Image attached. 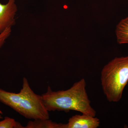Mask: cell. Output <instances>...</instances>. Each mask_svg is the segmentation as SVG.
Returning <instances> with one entry per match:
<instances>
[{
  "label": "cell",
  "mask_w": 128,
  "mask_h": 128,
  "mask_svg": "<svg viewBox=\"0 0 128 128\" xmlns=\"http://www.w3.org/2000/svg\"><path fill=\"white\" fill-rule=\"evenodd\" d=\"M0 102L28 119H49V112L42 95L33 91L25 77L23 78L22 88L18 93L0 89Z\"/></svg>",
  "instance_id": "cell-2"
},
{
  "label": "cell",
  "mask_w": 128,
  "mask_h": 128,
  "mask_svg": "<svg viewBox=\"0 0 128 128\" xmlns=\"http://www.w3.org/2000/svg\"><path fill=\"white\" fill-rule=\"evenodd\" d=\"M12 28H9L0 34V50L4 44L6 40L10 36Z\"/></svg>",
  "instance_id": "cell-9"
},
{
  "label": "cell",
  "mask_w": 128,
  "mask_h": 128,
  "mask_svg": "<svg viewBox=\"0 0 128 128\" xmlns=\"http://www.w3.org/2000/svg\"><path fill=\"white\" fill-rule=\"evenodd\" d=\"M17 10L16 0H8L6 4L0 2V34L15 25Z\"/></svg>",
  "instance_id": "cell-4"
},
{
  "label": "cell",
  "mask_w": 128,
  "mask_h": 128,
  "mask_svg": "<svg viewBox=\"0 0 128 128\" xmlns=\"http://www.w3.org/2000/svg\"><path fill=\"white\" fill-rule=\"evenodd\" d=\"M100 124V120L98 118L82 114L70 118L66 124V128H97Z\"/></svg>",
  "instance_id": "cell-5"
},
{
  "label": "cell",
  "mask_w": 128,
  "mask_h": 128,
  "mask_svg": "<svg viewBox=\"0 0 128 128\" xmlns=\"http://www.w3.org/2000/svg\"><path fill=\"white\" fill-rule=\"evenodd\" d=\"M23 128L20 123L9 117H5L3 120L0 121V128Z\"/></svg>",
  "instance_id": "cell-8"
},
{
  "label": "cell",
  "mask_w": 128,
  "mask_h": 128,
  "mask_svg": "<svg viewBox=\"0 0 128 128\" xmlns=\"http://www.w3.org/2000/svg\"><path fill=\"white\" fill-rule=\"evenodd\" d=\"M86 87V82L84 78L75 82L66 90L53 91L48 86L47 91L42 95L46 109L49 112H67L73 110L96 116V112L91 105Z\"/></svg>",
  "instance_id": "cell-1"
},
{
  "label": "cell",
  "mask_w": 128,
  "mask_h": 128,
  "mask_svg": "<svg viewBox=\"0 0 128 128\" xmlns=\"http://www.w3.org/2000/svg\"><path fill=\"white\" fill-rule=\"evenodd\" d=\"M3 118L2 116V114H0V120L2 119Z\"/></svg>",
  "instance_id": "cell-10"
},
{
  "label": "cell",
  "mask_w": 128,
  "mask_h": 128,
  "mask_svg": "<svg viewBox=\"0 0 128 128\" xmlns=\"http://www.w3.org/2000/svg\"><path fill=\"white\" fill-rule=\"evenodd\" d=\"M116 34L118 44H128V16L120 21L117 25Z\"/></svg>",
  "instance_id": "cell-7"
},
{
  "label": "cell",
  "mask_w": 128,
  "mask_h": 128,
  "mask_svg": "<svg viewBox=\"0 0 128 128\" xmlns=\"http://www.w3.org/2000/svg\"><path fill=\"white\" fill-rule=\"evenodd\" d=\"M101 82L108 102L120 101L128 82V56L115 57L105 65L101 71Z\"/></svg>",
  "instance_id": "cell-3"
},
{
  "label": "cell",
  "mask_w": 128,
  "mask_h": 128,
  "mask_svg": "<svg viewBox=\"0 0 128 128\" xmlns=\"http://www.w3.org/2000/svg\"><path fill=\"white\" fill-rule=\"evenodd\" d=\"M25 128H66V124L57 123L49 119H36L28 122Z\"/></svg>",
  "instance_id": "cell-6"
},
{
  "label": "cell",
  "mask_w": 128,
  "mask_h": 128,
  "mask_svg": "<svg viewBox=\"0 0 128 128\" xmlns=\"http://www.w3.org/2000/svg\"><path fill=\"white\" fill-rule=\"evenodd\" d=\"M0 114H2V112L0 110Z\"/></svg>",
  "instance_id": "cell-11"
}]
</instances>
